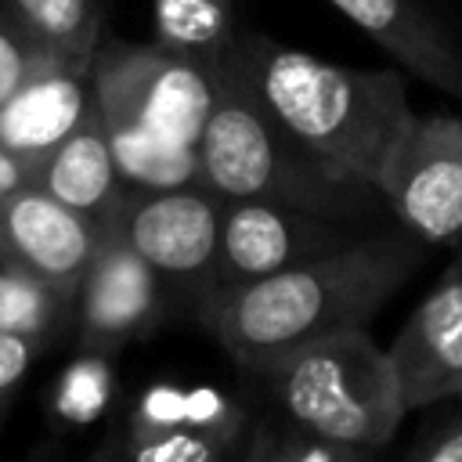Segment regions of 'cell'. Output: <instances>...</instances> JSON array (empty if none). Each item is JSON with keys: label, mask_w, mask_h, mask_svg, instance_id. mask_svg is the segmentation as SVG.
I'll return each instance as SVG.
<instances>
[{"label": "cell", "mask_w": 462, "mask_h": 462, "mask_svg": "<svg viewBox=\"0 0 462 462\" xmlns=\"http://www.w3.org/2000/svg\"><path fill=\"white\" fill-rule=\"evenodd\" d=\"M422 253L426 242L401 224L368 227L339 249L238 289H217L195 321L242 368L343 328H368L422 267Z\"/></svg>", "instance_id": "6da1fadb"}, {"label": "cell", "mask_w": 462, "mask_h": 462, "mask_svg": "<svg viewBox=\"0 0 462 462\" xmlns=\"http://www.w3.org/2000/svg\"><path fill=\"white\" fill-rule=\"evenodd\" d=\"M220 61L285 137L372 188L393 137L415 112L401 72L336 65L256 29L235 25Z\"/></svg>", "instance_id": "7a4b0ae2"}, {"label": "cell", "mask_w": 462, "mask_h": 462, "mask_svg": "<svg viewBox=\"0 0 462 462\" xmlns=\"http://www.w3.org/2000/svg\"><path fill=\"white\" fill-rule=\"evenodd\" d=\"M238 372L256 390V404L278 419L372 458L408 415L393 361L368 328H343Z\"/></svg>", "instance_id": "3957f363"}, {"label": "cell", "mask_w": 462, "mask_h": 462, "mask_svg": "<svg viewBox=\"0 0 462 462\" xmlns=\"http://www.w3.org/2000/svg\"><path fill=\"white\" fill-rule=\"evenodd\" d=\"M199 180L227 199H271L354 224H379L386 213L372 184L336 173L285 137L224 61L213 65V108L199 137Z\"/></svg>", "instance_id": "277c9868"}, {"label": "cell", "mask_w": 462, "mask_h": 462, "mask_svg": "<svg viewBox=\"0 0 462 462\" xmlns=\"http://www.w3.org/2000/svg\"><path fill=\"white\" fill-rule=\"evenodd\" d=\"M101 227L119 235L155 271L166 300H173L188 318H199L217 292V191L206 184L162 191L126 188Z\"/></svg>", "instance_id": "5b68a950"}, {"label": "cell", "mask_w": 462, "mask_h": 462, "mask_svg": "<svg viewBox=\"0 0 462 462\" xmlns=\"http://www.w3.org/2000/svg\"><path fill=\"white\" fill-rule=\"evenodd\" d=\"M90 79L101 116H119L170 144L199 148L213 108V65L170 51L159 40L144 47L101 36Z\"/></svg>", "instance_id": "8992f818"}, {"label": "cell", "mask_w": 462, "mask_h": 462, "mask_svg": "<svg viewBox=\"0 0 462 462\" xmlns=\"http://www.w3.org/2000/svg\"><path fill=\"white\" fill-rule=\"evenodd\" d=\"M375 191L386 213L422 238L444 245L462 238V116L411 112L393 137Z\"/></svg>", "instance_id": "52a82bcc"}, {"label": "cell", "mask_w": 462, "mask_h": 462, "mask_svg": "<svg viewBox=\"0 0 462 462\" xmlns=\"http://www.w3.org/2000/svg\"><path fill=\"white\" fill-rule=\"evenodd\" d=\"M379 224H354L303 206L271 199L220 195L217 227V289H238L274 271H285L318 253L339 249Z\"/></svg>", "instance_id": "ba28073f"}, {"label": "cell", "mask_w": 462, "mask_h": 462, "mask_svg": "<svg viewBox=\"0 0 462 462\" xmlns=\"http://www.w3.org/2000/svg\"><path fill=\"white\" fill-rule=\"evenodd\" d=\"M166 310V292L155 271L108 227L76 285V346L116 354L148 336Z\"/></svg>", "instance_id": "9c48e42d"}, {"label": "cell", "mask_w": 462, "mask_h": 462, "mask_svg": "<svg viewBox=\"0 0 462 462\" xmlns=\"http://www.w3.org/2000/svg\"><path fill=\"white\" fill-rule=\"evenodd\" d=\"M386 354L408 411L462 397V260L419 300Z\"/></svg>", "instance_id": "30bf717a"}, {"label": "cell", "mask_w": 462, "mask_h": 462, "mask_svg": "<svg viewBox=\"0 0 462 462\" xmlns=\"http://www.w3.org/2000/svg\"><path fill=\"white\" fill-rule=\"evenodd\" d=\"M101 224L40 184H25L0 206L4 260L76 296V285L97 249Z\"/></svg>", "instance_id": "8fae6325"}, {"label": "cell", "mask_w": 462, "mask_h": 462, "mask_svg": "<svg viewBox=\"0 0 462 462\" xmlns=\"http://www.w3.org/2000/svg\"><path fill=\"white\" fill-rule=\"evenodd\" d=\"M422 83L462 101V36L440 0H328Z\"/></svg>", "instance_id": "7c38bea8"}, {"label": "cell", "mask_w": 462, "mask_h": 462, "mask_svg": "<svg viewBox=\"0 0 462 462\" xmlns=\"http://www.w3.org/2000/svg\"><path fill=\"white\" fill-rule=\"evenodd\" d=\"M94 108L90 61H54L0 105V141L32 170Z\"/></svg>", "instance_id": "4fadbf2b"}, {"label": "cell", "mask_w": 462, "mask_h": 462, "mask_svg": "<svg viewBox=\"0 0 462 462\" xmlns=\"http://www.w3.org/2000/svg\"><path fill=\"white\" fill-rule=\"evenodd\" d=\"M94 455L126 462H224V451L191 430L188 390L173 383H152L141 390L119 430H112Z\"/></svg>", "instance_id": "5bb4252c"}, {"label": "cell", "mask_w": 462, "mask_h": 462, "mask_svg": "<svg viewBox=\"0 0 462 462\" xmlns=\"http://www.w3.org/2000/svg\"><path fill=\"white\" fill-rule=\"evenodd\" d=\"M32 184L51 191L65 206L94 217L97 224L116 209V202L123 199L126 184H123V177L116 170L108 130L101 123L97 101L87 112V119L40 159Z\"/></svg>", "instance_id": "9a60e30c"}, {"label": "cell", "mask_w": 462, "mask_h": 462, "mask_svg": "<svg viewBox=\"0 0 462 462\" xmlns=\"http://www.w3.org/2000/svg\"><path fill=\"white\" fill-rule=\"evenodd\" d=\"M101 123L108 130L112 159H116V170L126 188L162 191V188L202 184L199 180V148L170 144V141L155 137L152 130H144L130 119H119V116H101Z\"/></svg>", "instance_id": "2e32d148"}, {"label": "cell", "mask_w": 462, "mask_h": 462, "mask_svg": "<svg viewBox=\"0 0 462 462\" xmlns=\"http://www.w3.org/2000/svg\"><path fill=\"white\" fill-rule=\"evenodd\" d=\"M76 321V296L54 289L51 282L14 267L0 263V332L22 336L47 350L65 328Z\"/></svg>", "instance_id": "e0dca14e"}, {"label": "cell", "mask_w": 462, "mask_h": 462, "mask_svg": "<svg viewBox=\"0 0 462 462\" xmlns=\"http://www.w3.org/2000/svg\"><path fill=\"white\" fill-rule=\"evenodd\" d=\"M231 32V0H155V40L202 65L220 61Z\"/></svg>", "instance_id": "ac0fdd59"}, {"label": "cell", "mask_w": 462, "mask_h": 462, "mask_svg": "<svg viewBox=\"0 0 462 462\" xmlns=\"http://www.w3.org/2000/svg\"><path fill=\"white\" fill-rule=\"evenodd\" d=\"M7 4L61 61H94V51L105 36V0H7Z\"/></svg>", "instance_id": "d6986e66"}, {"label": "cell", "mask_w": 462, "mask_h": 462, "mask_svg": "<svg viewBox=\"0 0 462 462\" xmlns=\"http://www.w3.org/2000/svg\"><path fill=\"white\" fill-rule=\"evenodd\" d=\"M238 458H245V462H368L372 455L336 444V440H325V437H314L253 401V422L245 430Z\"/></svg>", "instance_id": "ffe728a7"}, {"label": "cell", "mask_w": 462, "mask_h": 462, "mask_svg": "<svg viewBox=\"0 0 462 462\" xmlns=\"http://www.w3.org/2000/svg\"><path fill=\"white\" fill-rule=\"evenodd\" d=\"M108 357L112 354H101V350H79V357L58 375L54 393H51V411L61 422L87 426L108 408L112 390H116Z\"/></svg>", "instance_id": "44dd1931"}, {"label": "cell", "mask_w": 462, "mask_h": 462, "mask_svg": "<svg viewBox=\"0 0 462 462\" xmlns=\"http://www.w3.org/2000/svg\"><path fill=\"white\" fill-rule=\"evenodd\" d=\"M54 61L61 58L14 14L7 0H0V105Z\"/></svg>", "instance_id": "7402d4cb"}, {"label": "cell", "mask_w": 462, "mask_h": 462, "mask_svg": "<svg viewBox=\"0 0 462 462\" xmlns=\"http://www.w3.org/2000/svg\"><path fill=\"white\" fill-rule=\"evenodd\" d=\"M411 462H462V397L455 411L437 415L404 451Z\"/></svg>", "instance_id": "603a6c76"}, {"label": "cell", "mask_w": 462, "mask_h": 462, "mask_svg": "<svg viewBox=\"0 0 462 462\" xmlns=\"http://www.w3.org/2000/svg\"><path fill=\"white\" fill-rule=\"evenodd\" d=\"M36 354H40L36 343H29V339H22V336L0 332V419H4V411H7V404H11V397H14V390H18L22 379L29 375Z\"/></svg>", "instance_id": "cb8c5ba5"}, {"label": "cell", "mask_w": 462, "mask_h": 462, "mask_svg": "<svg viewBox=\"0 0 462 462\" xmlns=\"http://www.w3.org/2000/svg\"><path fill=\"white\" fill-rule=\"evenodd\" d=\"M32 177H36V170L0 141V206H4L14 191H22L25 184H32Z\"/></svg>", "instance_id": "d4e9b609"}, {"label": "cell", "mask_w": 462, "mask_h": 462, "mask_svg": "<svg viewBox=\"0 0 462 462\" xmlns=\"http://www.w3.org/2000/svg\"><path fill=\"white\" fill-rule=\"evenodd\" d=\"M0 263H4V249H0Z\"/></svg>", "instance_id": "484cf974"}, {"label": "cell", "mask_w": 462, "mask_h": 462, "mask_svg": "<svg viewBox=\"0 0 462 462\" xmlns=\"http://www.w3.org/2000/svg\"><path fill=\"white\" fill-rule=\"evenodd\" d=\"M0 422H4V419H0Z\"/></svg>", "instance_id": "4316f807"}, {"label": "cell", "mask_w": 462, "mask_h": 462, "mask_svg": "<svg viewBox=\"0 0 462 462\" xmlns=\"http://www.w3.org/2000/svg\"><path fill=\"white\" fill-rule=\"evenodd\" d=\"M458 242H462V238H458Z\"/></svg>", "instance_id": "83f0119b"}]
</instances>
